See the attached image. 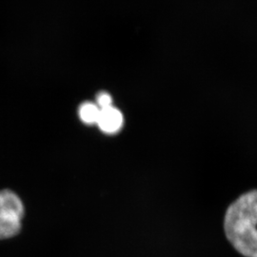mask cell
I'll use <instances>...</instances> for the list:
<instances>
[{
	"label": "cell",
	"mask_w": 257,
	"mask_h": 257,
	"mask_svg": "<svg viewBox=\"0 0 257 257\" xmlns=\"http://www.w3.org/2000/svg\"><path fill=\"white\" fill-rule=\"evenodd\" d=\"M224 232L232 248L244 257H257V190L242 193L228 207Z\"/></svg>",
	"instance_id": "obj_1"
},
{
	"label": "cell",
	"mask_w": 257,
	"mask_h": 257,
	"mask_svg": "<svg viewBox=\"0 0 257 257\" xmlns=\"http://www.w3.org/2000/svg\"><path fill=\"white\" fill-rule=\"evenodd\" d=\"M25 216V205L18 193L10 189L0 190V241L19 234Z\"/></svg>",
	"instance_id": "obj_2"
},
{
	"label": "cell",
	"mask_w": 257,
	"mask_h": 257,
	"mask_svg": "<svg viewBox=\"0 0 257 257\" xmlns=\"http://www.w3.org/2000/svg\"><path fill=\"white\" fill-rule=\"evenodd\" d=\"M124 123L125 119L122 111L112 105L100 110L96 126L104 135L114 136L121 132Z\"/></svg>",
	"instance_id": "obj_3"
},
{
	"label": "cell",
	"mask_w": 257,
	"mask_h": 257,
	"mask_svg": "<svg viewBox=\"0 0 257 257\" xmlns=\"http://www.w3.org/2000/svg\"><path fill=\"white\" fill-rule=\"evenodd\" d=\"M100 109L94 102H84L78 108V117L83 124L88 126L96 125Z\"/></svg>",
	"instance_id": "obj_4"
},
{
	"label": "cell",
	"mask_w": 257,
	"mask_h": 257,
	"mask_svg": "<svg viewBox=\"0 0 257 257\" xmlns=\"http://www.w3.org/2000/svg\"><path fill=\"white\" fill-rule=\"evenodd\" d=\"M94 103L96 104V106L102 110L105 108H109L110 106H112V96L110 95V93L107 92H100L97 93L96 97H95V101Z\"/></svg>",
	"instance_id": "obj_5"
}]
</instances>
